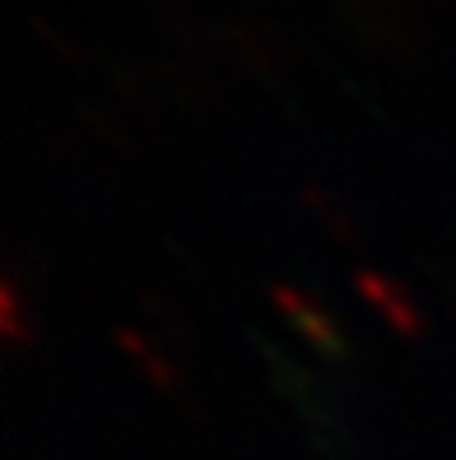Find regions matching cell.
<instances>
[{
  "label": "cell",
  "mask_w": 456,
  "mask_h": 460,
  "mask_svg": "<svg viewBox=\"0 0 456 460\" xmlns=\"http://www.w3.org/2000/svg\"><path fill=\"white\" fill-rule=\"evenodd\" d=\"M303 200L312 205V214H321V224H326L340 242H354V224H350V214L340 209V200H331L326 191H317V186H308Z\"/></svg>",
  "instance_id": "obj_5"
},
{
  "label": "cell",
  "mask_w": 456,
  "mask_h": 460,
  "mask_svg": "<svg viewBox=\"0 0 456 460\" xmlns=\"http://www.w3.org/2000/svg\"><path fill=\"white\" fill-rule=\"evenodd\" d=\"M0 326H5L10 349H29L33 335H38L33 321H29V312H23V303H19V284H14V279L0 284Z\"/></svg>",
  "instance_id": "obj_4"
},
{
  "label": "cell",
  "mask_w": 456,
  "mask_h": 460,
  "mask_svg": "<svg viewBox=\"0 0 456 460\" xmlns=\"http://www.w3.org/2000/svg\"><path fill=\"white\" fill-rule=\"evenodd\" d=\"M271 303L280 307V316L317 349L321 358H344V354H350V340L340 335L335 316H326V307H321L317 297H308L303 288H293V284H271Z\"/></svg>",
  "instance_id": "obj_1"
},
{
  "label": "cell",
  "mask_w": 456,
  "mask_h": 460,
  "mask_svg": "<svg viewBox=\"0 0 456 460\" xmlns=\"http://www.w3.org/2000/svg\"><path fill=\"white\" fill-rule=\"evenodd\" d=\"M117 349H121V354H126L130 363H136V367H140V372H145L149 382H154L158 391H164V395H177V391H182L177 367L164 358V349H158L154 340H145V335H136L130 326H121V331H117Z\"/></svg>",
  "instance_id": "obj_3"
},
{
  "label": "cell",
  "mask_w": 456,
  "mask_h": 460,
  "mask_svg": "<svg viewBox=\"0 0 456 460\" xmlns=\"http://www.w3.org/2000/svg\"><path fill=\"white\" fill-rule=\"evenodd\" d=\"M354 288L363 293V303L387 321V331H396L400 340H419L424 335V316H419V307L410 303V293L400 288L396 279L378 275V270H359Z\"/></svg>",
  "instance_id": "obj_2"
}]
</instances>
